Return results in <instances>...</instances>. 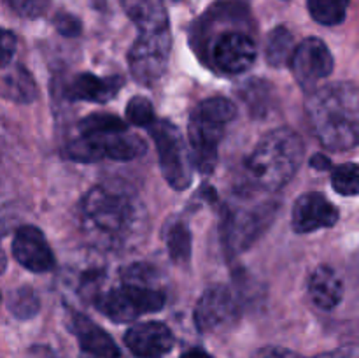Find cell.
<instances>
[{"label":"cell","mask_w":359,"mask_h":358,"mask_svg":"<svg viewBox=\"0 0 359 358\" xmlns=\"http://www.w3.org/2000/svg\"><path fill=\"white\" fill-rule=\"evenodd\" d=\"M144 211L135 195L111 186H93L79 204V221L93 244L123 248L142 225Z\"/></svg>","instance_id":"1"},{"label":"cell","mask_w":359,"mask_h":358,"mask_svg":"<svg viewBox=\"0 0 359 358\" xmlns=\"http://www.w3.org/2000/svg\"><path fill=\"white\" fill-rule=\"evenodd\" d=\"M316 139L330 151H349L359 140V91L351 81L312 90L305 102Z\"/></svg>","instance_id":"2"},{"label":"cell","mask_w":359,"mask_h":358,"mask_svg":"<svg viewBox=\"0 0 359 358\" xmlns=\"http://www.w3.org/2000/svg\"><path fill=\"white\" fill-rule=\"evenodd\" d=\"M146 140L114 114H90L77 125V135L63 147V157L79 164L100 160L128 161L146 153Z\"/></svg>","instance_id":"3"},{"label":"cell","mask_w":359,"mask_h":358,"mask_svg":"<svg viewBox=\"0 0 359 358\" xmlns=\"http://www.w3.org/2000/svg\"><path fill=\"white\" fill-rule=\"evenodd\" d=\"M305 146L293 128H276L266 133L245 161L248 174L258 188L279 192L287 185L304 161Z\"/></svg>","instance_id":"4"},{"label":"cell","mask_w":359,"mask_h":358,"mask_svg":"<svg viewBox=\"0 0 359 358\" xmlns=\"http://www.w3.org/2000/svg\"><path fill=\"white\" fill-rule=\"evenodd\" d=\"M235 116L237 109L233 102L224 97H210L203 100L189 118V154L202 174H209L216 167L217 147L228 123Z\"/></svg>","instance_id":"5"},{"label":"cell","mask_w":359,"mask_h":358,"mask_svg":"<svg viewBox=\"0 0 359 358\" xmlns=\"http://www.w3.org/2000/svg\"><path fill=\"white\" fill-rule=\"evenodd\" d=\"M165 302L163 291L151 283L123 279L119 286L97 298V307L114 323H128L144 314L161 311Z\"/></svg>","instance_id":"6"},{"label":"cell","mask_w":359,"mask_h":358,"mask_svg":"<svg viewBox=\"0 0 359 358\" xmlns=\"http://www.w3.org/2000/svg\"><path fill=\"white\" fill-rule=\"evenodd\" d=\"M156 144L158 160H160L161 174L170 188L182 192L189 188L193 181V161L184 137L177 126L167 119H158L147 128Z\"/></svg>","instance_id":"7"},{"label":"cell","mask_w":359,"mask_h":358,"mask_svg":"<svg viewBox=\"0 0 359 358\" xmlns=\"http://www.w3.org/2000/svg\"><path fill=\"white\" fill-rule=\"evenodd\" d=\"M170 30L140 34L128 53L130 72L144 86L154 84L165 74L170 58Z\"/></svg>","instance_id":"8"},{"label":"cell","mask_w":359,"mask_h":358,"mask_svg":"<svg viewBox=\"0 0 359 358\" xmlns=\"http://www.w3.org/2000/svg\"><path fill=\"white\" fill-rule=\"evenodd\" d=\"M332 51L328 46L318 37H309L294 48L293 56L290 60V67L293 70V76L302 90L309 91L316 90L319 81L326 79L333 72Z\"/></svg>","instance_id":"9"},{"label":"cell","mask_w":359,"mask_h":358,"mask_svg":"<svg viewBox=\"0 0 359 358\" xmlns=\"http://www.w3.org/2000/svg\"><path fill=\"white\" fill-rule=\"evenodd\" d=\"M277 213L276 202H266L252 209H238L231 213L226 225V244L231 251L241 253L251 248L263 232L270 227Z\"/></svg>","instance_id":"10"},{"label":"cell","mask_w":359,"mask_h":358,"mask_svg":"<svg viewBox=\"0 0 359 358\" xmlns=\"http://www.w3.org/2000/svg\"><path fill=\"white\" fill-rule=\"evenodd\" d=\"M258 46L244 32H224L212 46L214 65L226 74H242L251 69Z\"/></svg>","instance_id":"11"},{"label":"cell","mask_w":359,"mask_h":358,"mask_svg":"<svg viewBox=\"0 0 359 358\" xmlns=\"http://www.w3.org/2000/svg\"><path fill=\"white\" fill-rule=\"evenodd\" d=\"M13 256L21 267L30 272H49L55 267V255L37 227L23 225L13 239Z\"/></svg>","instance_id":"12"},{"label":"cell","mask_w":359,"mask_h":358,"mask_svg":"<svg viewBox=\"0 0 359 358\" xmlns=\"http://www.w3.org/2000/svg\"><path fill=\"white\" fill-rule=\"evenodd\" d=\"M125 344L137 358H163L172 351L175 339L165 323L144 321L126 330Z\"/></svg>","instance_id":"13"},{"label":"cell","mask_w":359,"mask_h":358,"mask_svg":"<svg viewBox=\"0 0 359 358\" xmlns=\"http://www.w3.org/2000/svg\"><path fill=\"white\" fill-rule=\"evenodd\" d=\"M293 230L298 234L330 228L339 221V209L323 193H305L293 206Z\"/></svg>","instance_id":"14"},{"label":"cell","mask_w":359,"mask_h":358,"mask_svg":"<svg viewBox=\"0 0 359 358\" xmlns=\"http://www.w3.org/2000/svg\"><path fill=\"white\" fill-rule=\"evenodd\" d=\"M235 309L233 295L224 284H214L202 293L195 307V325L202 333L212 332L231 318Z\"/></svg>","instance_id":"15"},{"label":"cell","mask_w":359,"mask_h":358,"mask_svg":"<svg viewBox=\"0 0 359 358\" xmlns=\"http://www.w3.org/2000/svg\"><path fill=\"white\" fill-rule=\"evenodd\" d=\"M70 329H72L74 336L77 337V343H79V347L84 353V357L88 358L121 357L119 347L118 344L114 343V339H112V337L109 336L100 325L91 321L88 316L81 314V312H74Z\"/></svg>","instance_id":"16"},{"label":"cell","mask_w":359,"mask_h":358,"mask_svg":"<svg viewBox=\"0 0 359 358\" xmlns=\"http://www.w3.org/2000/svg\"><path fill=\"white\" fill-rule=\"evenodd\" d=\"M123 86L121 76L100 77L95 74L83 72L74 77L67 86V97L70 100L95 102V104H107L118 95Z\"/></svg>","instance_id":"17"},{"label":"cell","mask_w":359,"mask_h":358,"mask_svg":"<svg viewBox=\"0 0 359 358\" xmlns=\"http://www.w3.org/2000/svg\"><path fill=\"white\" fill-rule=\"evenodd\" d=\"M309 297L323 311H333L342 302L344 283L340 274L330 265H319L309 279Z\"/></svg>","instance_id":"18"},{"label":"cell","mask_w":359,"mask_h":358,"mask_svg":"<svg viewBox=\"0 0 359 358\" xmlns=\"http://www.w3.org/2000/svg\"><path fill=\"white\" fill-rule=\"evenodd\" d=\"M121 6L140 34L168 30V14L163 0H121Z\"/></svg>","instance_id":"19"},{"label":"cell","mask_w":359,"mask_h":358,"mask_svg":"<svg viewBox=\"0 0 359 358\" xmlns=\"http://www.w3.org/2000/svg\"><path fill=\"white\" fill-rule=\"evenodd\" d=\"M0 97L18 104H30L37 98V84L23 65L0 69Z\"/></svg>","instance_id":"20"},{"label":"cell","mask_w":359,"mask_h":358,"mask_svg":"<svg viewBox=\"0 0 359 358\" xmlns=\"http://www.w3.org/2000/svg\"><path fill=\"white\" fill-rule=\"evenodd\" d=\"M294 48L297 46H294L293 34L286 27L273 28L269 35V41H266V62L276 69H283V67L290 65Z\"/></svg>","instance_id":"21"},{"label":"cell","mask_w":359,"mask_h":358,"mask_svg":"<svg viewBox=\"0 0 359 358\" xmlns=\"http://www.w3.org/2000/svg\"><path fill=\"white\" fill-rule=\"evenodd\" d=\"M351 0H309V13L325 27L340 25L347 16Z\"/></svg>","instance_id":"22"},{"label":"cell","mask_w":359,"mask_h":358,"mask_svg":"<svg viewBox=\"0 0 359 358\" xmlns=\"http://www.w3.org/2000/svg\"><path fill=\"white\" fill-rule=\"evenodd\" d=\"M7 307L18 319H30L39 312L41 300H39V295L35 293L34 288L20 286L9 295Z\"/></svg>","instance_id":"23"},{"label":"cell","mask_w":359,"mask_h":358,"mask_svg":"<svg viewBox=\"0 0 359 358\" xmlns=\"http://www.w3.org/2000/svg\"><path fill=\"white\" fill-rule=\"evenodd\" d=\"M168 255L175 263H186L191 258V232L184 223H175L167 234Z\"/></svg>","instance_id":"24"},{"label":"cell","mask_w":359,"mask_h":358,"mask_svg":"<svg viewBox=\"0 0 359 358\" xmlns=\"http://www.w3.org/2000/svg\"><path fill=\"white\" fill-rule=\"evenodd\" d=\"M332 186L337 193L346 197H356L359 193V168L356 164H342L333 171Z\"/></svg>","instance_id":"25"},{"label":"cell","mask_w":359,"mask_h":358,"mask_svg":"<svg viewBox=\"0 0 359 358\" xmlns=\"http://www.w3.org/2000/svg\"><path fill=\"white\" fill-rule=\"evenodd\" d=\"M269 84H265L259 79H252L251 83L245 84L244 91H242V98H244L245 104L249 105L251 112L258 118H263L269 111Z\"/></svg>","instance_id":"26"},{"label":"cell","mask_w":359,"mask_h":358,"mask_svg":"<svg viewBox=\"0 0 359 358\" xmlns=\"http://www.w3.org/2000/svg\"><path fill=\"white\" fill-rule=\"evenodd\" d=\"M126 119L130 125L142 126V128H149L154 121H156V114H154L153 104L144 97H133L126 105Z\"/></svg>","instance_id":"27"},{"label":"cell","mask_w":359,"mask_h":358,"mask_svg":"<svg viewBox=\"0 0 359 358\" xmlns=\"http://www.w3.org/2000/svg\"><path fill=\"white\" fill-rule=\"evenodd\" d=\"M7 6L20 16L35 20L48 11L49 0H6Z\"/></svg>","instance_id":"28"},{"label":"cell","mask_w":359,"mask_h":358,"mask_svg":"<svg viewBox=\"0 0 359 358\" xmlns=\"http://www.w3.org/2000/svg\"><path fill=\"white\" fill-rule=\"evenodd\" d=\"M16 35L11 30L0 28V69L13 62V56L16 53Z\"/></svg>","instance_id":"29"},{"label":"cell","mask_w":359,"mask_h":358,"mask_svg":"<svg viewBox=\"0 0 359 358\" xmlns=\"http://www.w3.org/2000/svg\"><path fill=\"white\" fill-rule=\"evenodd\" d=\"M55 27L65 37H77L81 34V21L74 14L58 13L55 16Z\"/></svg>","instance_id":"30"},{"label":"cell","mask_w":359,"mask_h":358,"mask_svg":"<svg viewBox=\"0 0 359 358\" xmlns=\"http://www.w3.org/2000/svg\"><path fill=\"white\" fill-rule=\"evenodd\" d=\"M252 358H305V357L287 350V347L266 346V347H259V350L252 354Z\"/></svg>","instance_id":"31"},{"label":"cell","mask_w":359,"mask_h":358,"mask_svg":"<svg viewBox=\"0 0 359 358\" xmlns=\"http://www.w3.org/2000/svg\"><path fill=\"white\" fill-rule=\"evenodd\" d=\"M314 358H359V350L356 344H346V346H340L328 353H321Z\"/></svg>","instance_id":"32"},{"label":"cell","mask_w":359,"mask_h":358,"mask_svg":"<svg viewBox=\"0 0 359 358\" xmlns=\"http://www.w3.org/2000/svg\"><path fill=\"white\" fill-rule=\"evenodd\" d=\"M28 358H58L53 350L48 346H34L28 353Z\"/></svg>","instance_id":"33"},{"label":"cell","mask_w":359,"mask_h":358,"mask_svg":"<svg viewBox=\"0 0 359 358\" xmlns=\"http://www.w3.org/2000/svg\"><path fill=\"white\" fill-rule=\"evenodd\" d=\"M311 167L319 168V171H328V168H332V160L326 158L325 154H316L311 160Z\"/></svg>","instance_id":"34"},{"label":"cell","mask_w":359,"mask_h":358,"mask_svg":"<svg viewBox=\"0 0 359 358\" xmlns=\"http://www.w3.org/2000/svg\"><path fill=\"white\" fill-rule=\"evenodd\" d=\"M181 358H214V357L203 350H191V351H186Z\"/></svg>","instance_id":"35"},{"label":"cell","mask_w":359,"mask_h":358,"mask_svg":"<svg viewBox=\"0 0 359 358\" xmlns=\"http://www.w3.org/2000/svg\"><path fill=\"white\" fill-rule=\"evenodd\" d=\"M6 263H7V258H6V253H4L2 246H0V274L6 270Z\"/></svg>","instance_id":"36"},{"label":"cell","mask_w":359,"mask_h":358,"mask_svg":"<svg viewBox=\"0 0 359 358\" xmlns=\"http://www.w3.org/2000/svg\"><path fill=\"white\" fill-rule=\"evenodd\" d=\"M0 300H2V297H0Z\"/></svg>","instance_id":"37"}]
</instances>
